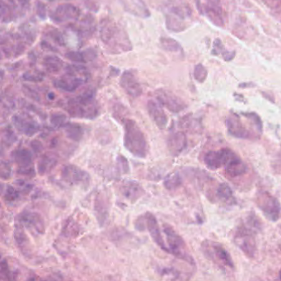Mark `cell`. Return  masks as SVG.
Wrapping results in <instances>:
<instances>
[{
	"mask_svg": "<svg viewBox=\"0 0 281 281\" xmlns=\"http://www.w3.org/2000/svg\"><path fill=\"white\" fill-rule=\"evenodd\" d=\"M124 146L128 152L139 159H145L149 154V144L145 135L132 119H125L124 121Z\"/></svg>",
	"mask_w": 281,
	"mask_h": 281,
	"instance_id": "obj_4",
	"label": "cell"
},
{
	"mask_svg": "<svg viewBox=\"0 0 281 281\" xmlns=\"http://www.w3.org/2000/svg\"><path fill=\"white\" fill-rule=\"evenodd\" d=\"M223 44H222L221 41L219 39H217L214 43H213V55H218L219 53L221 52L222 49H223Z\"/></svg>",
	"mask_w": 281,
	"mask_h": 281,
	"instance_id": "obj_50",
	"label": "cell"
},
{
	"mask_svg": "<svg viewBox=\"0 0 281 281\" xmlns=\"http://www.w3.org/2000/svg\"><path fill=\"white\" fill-rule=\"evenodd\" d=\"M43 65L49 73H57L62 70L64 62L56 55H47L43 60Z\"/></svg>",
	"mask_w": 281,
	"mask_h": 281,
	"instance_id": "obj_31",
	"label": "cell"
},
{
	"mask_svg": "<svg viewBox=\"0 0 281 281\" xmlns=\"http://www.w3.org/2000/svg\"><path fill=\"white\" fill-rule=\"evenodd\" d=\"M226 126L228 132L235 138L255 140L260 137L255 130L249 126H246L241 117L236 113L229 115L227 117Z\"/></svg>",
	"mask_w": 281,
	"mask_h": 281,
	"instance_id": "obj_9",
	"label": "cell"
},
{
	"mask_svg": "<svg viewBox=\"0 0 281 281\" xmlns=\"http://www.w3.org/2000/svg\"><path fill=\"white\" fill-rule=\"evenodd\" d=\"M144 220H145V227L147 228L149 234L154 240V242L159 246L161 249L168 253V247L164 242V237L162 236L161 230L159 228V222L157 220L156 217L151 213H146L144 214Z\"/></svg>",
	"mask_w": 281,
	"mask_h": 281,
	"instance_id": "obj_20",
	"label": "cell"
},
{
	"mask_svg": "<svg viewBox=\"0 0 281 281\" xmlns=\"http://www.w3.org/2000/svg\"><path fill=\"white\" fill-rule=\"evenodd\" d=\"M65 130L66 136L69 139H70L71 140L78 142L82 140L83 136H84V128L78 124L69 122L68 125L65 126Z\"/></svg>",
	"mask_w": 281,
	"mask_h": 281,
	"instance_id": "obj_32",
	"label": "cell"
},
{
	"mask_svg": "<svg viewBox=\"0 0 281 281\" xmlns=\"http://www.w3.org/2000/svg\"><path fill=\"white\" fill-rule=\"evenodd\" d=\"M94 211L96 214V219L101 226L103 225L107 217H108V211H109V206L107 198L104 195L98 194L96 195L94 202Z\"/></svg>",
	"mask_w": 281,
	"mask_h": 281,
	"instance_id": "obj_26",
	"label": "cell"
},
{
	"mask_svg": "<svg viewBox=\"0 0 281 281\" xmlns=\"http://www.w3.org/2000/svg\"><path fill=\"white\" fill-rule=\"evenodd\" d=\"M80 9L72 3H63L50 13V19L56 23L77 20L80 16Z\"/></svg>",
	"mask_w": 281,
	"mask_h": 281,
	"instance_id": "obj_18",
	"label": "cell"
},
{
	"mask_svg": "<svg viewBox=\"0 0 281 281\" xmlns=\"http://www.w3.org/2000/svg\"><path fill=\"white\" fill-rule=\"evenodd\" d=\"M65 57L73 62L85 64L94 61L97 57V53L93 48H89L82 51H70L65 55Z\"/></svg>",
	"mask_w": 281,
	"mask_h": 281,
	"instance_id": "obj_27",
	"label": "cell"
},
{
	"mask_svg": "<svg viewBox=\"0 0 281 281\" xmlns=\"http://www.w3.org/2000/svg\"><path fill=\"white\" fill-rule=\"evenodd\" d=\"M58 163L57 157L52 153H47L43 154L38 162L37 171L40 175L47 174L50 172L56 166Z\"/></svg>",
	"mask_w": 281,
	"mask_h": 281,
	"instance_id": "obj_28",
	"label": "cell"
},
{
	"mask_svg": "<svg viewBox=\"0 0 281 281\" xmlns=\"http://www.w3.org/2000/svg\"><path fill=\"white\" fill-rule=\"evenodd\" d=\"M65 109L72 117L93 120L98 117L100 108L94 89H88L74 98L69 100Z\"/></svg>",
	"mask_w": 281,
	"mask_h": 281,
	"instance_id": "obj_3",
	"label": "cell"
},
{
	"mask_svg": "<svg viewBox=\"0 0 281 281\" xmlns=\"http://www.w3.org/2000/svg\"><path fill=\"white\" fill-rule=\"evenodd\" d=\"M42 47L43 49H47V50H50V51H57V49H54L52 46H51L50 44H49V43L47 42H42Z\"/></svg>",
	"mask_w": 281,
	"mask_h": 281,
	"instance_id": "obj_51",
	"label": "cell"
},
{
	"mask_svg": "<svg viewBox=\"0 0 281 281\" xmlns=\"http://www.w3.org/2000/svg\"><path fill=\"white\" fill-rule=\"evenodd\" d=\"M19 222L29 232L34 235L44 234L45 223L41 214L31 211H24L19 214Z\"/></svg>",
	"mask_w": 281,
	"mask_h": 281,
	"instance_id": "obj_16",
	"label": "cell"
},
{
	"mask_svg": "<svg viewBox=\"0 0 281 281\" xmlns=\"http://www.w3.org/2000/svg\"><path fill=\"white\" fill-rule=\"evenodd\" d=\"M208 4L213 6H220V0H206Z\"/></svg>",
	"mask_w": 281,
	"mask_h": 281,
	"instance_id": "obj_52",
	"label": "cell"
},
{
	"mask_svg": "<svg viewBox=\"0 0 281 281\" xmlns=\"http://www.w3.org/2000/svg\"><path fill=\"white\" fill-rule=\"evenodd\" d=\"M207 75H208V73L203 65L199 64V65H195V70H194V77H195V80H197L199 83H203L207 78Z\"/></svg>",
	"mask_w": 281,
	"mask_h": 281,
	"instance_id": "obj_44",
	"label": "cell"
},
{
	"mask_svg": "<svg viewBox=\"0 0 281 281\" xmlns=\"http://www.w3.org/2000/svg\"><path fill=\"white\" fill-rule=\"evenodd\" d=\"M12 121L13 126L19 133L28 137L35 136L41 130V125L38 121L27 113L14 115L12 118Z\"/></svg>",
	"mask_w": 281,
	"mask_h": 281,
	"instance_id": "obj_14",
	"label": "cell"
},
{
	"mask_svg": "<svg viewBox=\"0 0 281 281\" xmlns=\"http://www.w3.org/2000/svg\"><path fill=\"white\" fill-rule=\"evenodd\" d=\"M16 183V185L18 186V188L19 190H21L22 191H24V192H28L31 190V187L32 186L31 184H28V183L24 182V181H18Z\"/></svg>",
	"mask_w": 281,
	"mask_h": 281,
	"instance_id": "obj_49",
	"label": "cell"
},
{
	"mask_svg": "<svg viewBox=\"0 0 281 281\" xmlns=\"http://www.w3.org/2000/svg\"><path fill=\"white\" fill-rule=\"evenodd\" d=\"M160 43H161L162 47L169 52H178L182 49L179 43L169 37H162L160 39Z\"/></svg>",
	"mask_w": 281,
	"mask_h": 281,
	"instance_id": "obj_38",
	"label": "cell"
},
{
	"mask_svg": "<svg viewBox=\"0 0 281 281\" xmlns=\"http://www.w3.org/2000/svg\"><path fill=\"white\" fill-rule=\"evenodd\" d=\"M256 204L262 211L266 219L272 222L278 221L281 217V205L278 199L266 190L257 193Z\"/></svg>",
	"mask_w": 281,
	"mask_h": 281,
	"instance_id": "obj_8",
	"label": "cell"
},
{
	"mask_svg": "<svg viewBox=\"0 0 281 281\" xmlns=\"http://www.w3.org/2000/svg\"><path fill=\"white\" fill-rule=\"evenodd\" d=\"M1 20L3 23H8L15 19L16 13L13 6L5 3L3 0L1 2Z\"/></svg>",
	"mask_w": 281,
	"mask_h": 281,
	"instance_id": "obj_37",
	"label": "cell"
},
{
	"mask_svg": "<svg viewBox=\"0 0 281 281\" xmlns=\"http://www.w3.org/2000/svg\"><path fill=\"white\" fill-rule=\"evenodd\" d=\"M261 229L260 222L255 213L249 214L237 226L234 234V242L247 258H254L258 253L256 234Z\"/></svg>",
	"mask_w": 281,
	"mask_h": 281,
	"instance_id": "obj_2",
	"label": "cell"
},
{
	"mask_svg": "<svg viewBox=\"0 0 281 281\" xmlns=\"http://www.w3.org/2000/svg\"><path fill=\"white\" fill-rule=\"evenodd\" d=\"M120 192L125 199L131 201L132 203L136 202L145 194L143 188L136 182H127L124 183L120 187Z\"/></svg>",
	"mask_w": 281,
	"mask_h": 281,
	"instance_id": "obj_23",
	"label": "cell"
},
{
	"mask_svg": "<svg viewBox=\"0 0 281 281\" xmlns=\"http://www.w3.org/2000/svg\"><path fill=\"white\" fill-rule=\"evenodd\" d=\"M147 111L149 117L159 129L164 130L167 126L168 118L159 101L149 100L147 103Z\"/></svg>",
	"mask_w": 281,
	"mask_h": 281,
	"instance_id": "obj_21",
	"label": "cell"
},
{
	"mask_svg": "<svg viewBox=\"0 0 281 281\" xmlns=\"http://www.w3.org/2000/svg\"><path fill=\"white\" fill-rule=\"evenodd\" d=\"M20 30H21L23 37L24 39L26 40L27 43L31 44L32 42H34L36 37H37L34 26L30 23H25L20 27Z\"/></svg>",
	"mask_w": 281,
	"mask_h": 281,
	"instance_id": "obj_39",
	"label": "cell"
},
{
	"mask_svg": "<svg viewBox=\"0 0 281 281\" xmlns=\"http://www.w3.org/2000/svg\"><path fill=\"white\" fill-rule=\"evenodd\" d=\"M50 124L54 129H61L65 128L70 122L68 117L65 114L60 113V112H55L53 113L50 117Z\"/></svg>",
	"mask_w": 281,
	"mask_h": 281,
	"instance_id": "obj_36",
	"label": "cell"
},
{
	"mask_svg": "<svg viewBox=\"0 0 281 281\" xmlns=\"http://www.w3.org/2000/svg\"><path fill=\"white\" fill-rule=\"evenodd\" d=\"M279 276H280V278H281V270L280 271V272H279Z\"/></svg>",
	"mask_w": 281,
	"mask_h": 281,
	"instance_id": "obj_54",
	"label": "cell"
},
{
	"mask_svg": "<svg viewBox=\"0 0 281 281\" xmlns=\"http://www.w3.org/2000/svg\"><path fill=\"white\" fill-rule=\"evenodd\" d=\"M201 250L209 260L213 261L222 270L234 269V263L229 252L218 242L206 240L202 242Z\"/></svg>",
	"mask_w": 281,
	"mask_h": 281,
	"instance_id": "obj_6",
	"label": "cell"
},
{
	"mask_svg": "<svg viewBox=\"0 0 281 281\" xmlns=\"http://www.w3.org/2000/svg\"><path fill=\"white\" fill-rule=\"evenodd\" d=\"M201 13L206 14V17L212 23L218 26H224V20L222 18L220 6H213L208 4L201 8Z\"/></svg>",
	"mask_w": 281,
	"mask_h": 281,
	"instance_id": "obj_29",
	"label": "cell"
},
{
	"mask_svg": "<svg viewBox=\"0 0 281 281\" xmlns=\"http://www.w3.org/2000/svg\"><path fill=\"white\" fill-rule=\"evenodd\" d=\"M236 156H237V154L229 148L211 150L204 156V163L209 169L218 170L225 167Z\"/></svg>",
	"mask_w": 281,
	"mask_h": 281,
	"instance_id": "obj_12",
	"label": "cell"
},
{
	"mask_svg": "<svg viewBox=\"0 0 281 281\" xmlns=\"http://www.w3.org/2000/svg\"><path fill=\"white\" fill-rule=\"evenodd\" d=\"M89 78L90 73L85 66L70 65L65 68V73L54 82V85L63 91L73 93L86 84Z\"/></svg>",
	"mask_w": 281,
	"mask_h": 281,
	"instance_id": "obj_5",
	"label": "cell"
},
{
	"mask_svg": "<svg viewBox=\"0 0 281 281\" xmlns=\"http://www.w3.org/2000/svg\"><path fill=\"white\" fill-rule=\"evenodd\" d=\"M19 3H20V5L23 8H26L29 5V3H30V0H19Z\"/></svg>",
	"mask_w": 281,
	"mask_h": 281,
	"instance_id": "obj_53",
	"label": "cell"
},
{
	"mask_svg": "<svg viewBox=\"0 0 281 281\" xmlns=\"http://www.w3.org/2000/svg\"><path fill=\"white\" fill-rule=\"evenodd\" d=\"M23 228V225L20 222H19V224H16L13 236H14V239H15L17 245L19 246L22 252L25 253V251H26V253L28 252L27 249L29 248V240L26 237V233L24 231Z\"/></svg>",
	"mask_w": 281,
	"mask_h": 281,
	"instance_id": "obj_30",
	"label": "cell"
},
{
	"mask_svg": "<svg viewBox=\"0 0 281 281\" xmlns=\"http://www.w3.org/2000/svg\"><path fill=\"white\" fill-rule=\"evenodd\" d=\"M155 96L157 101H159L163 107H166L168 111L173 113H179L187 107V105L186 104L183 99L165 89L157 90Z\"/></svg>",
	"mask_w": 281,
	"mask_h": 281,
	"instance_id": "obj_15",
	"label": "cell"
},
{
	"mask_svg": "<svg viewBox=\"0 0 281 281\" xmlns=\"http://www.w3.org/2000/svg\"><path fill=\"white\" fill-rule=\"evenodd\" d=\"M117 166L119 170L121 171L123 173H127L129 172V169H130L127 159L124 158L122 155H120L117 158Z\"/></svg>",
	"mask_w": 281,
	"mask_h": 281,
	"instance_id": "obj_46",
	"label": "cell"
},
{
	"mask_svg": "<svg viewBox=\"0 0 281 281\" xmlns=\"http://www.w3.org/2000/svg\"><path fill=\"white\" fill-rule=\"evenodd\" d=\"M125 8H130V13H136V15L140 16L143 18H147L150 15L149 11L147 9L141 0H132L130 4H125Z\"/></svg>",
	"mask_w": 281,
	"mask_h": 281,
	"instance_id": "obj_33",
	"label": "cell"
},
{
	"mask_svg": "<svg viewBox=\"0 0 281 281\" xmlns=\"http://www.w3.org/2000/svg\"><path fill=\"white\" fill-rule=\"evenodd\" d=\"M47 37H49L50 39L53 40L56 44L60 45L61 47H65V41L63 36L60 31L56 30V29H51L47 32Z\"/></svg>",
	"mask_w": 281,
	"mask_h": 281,
	"instance_id": "obj_43",
	"label": "cell"
},
{
	"mask_svg": "<svg viewBox=\"0 0 281 281\" xmlns=\"http://www.w3.org/2000/svg\"><path fill=\"white\" fill-rule=\"evenodd\" d=\"M26 40L20 35L6 33L2 36V52L7 58L19 57L23 55L26 50Z\"/></svg>",
	"mask_w": 281,
	"mask_h": 281,
	"instance_id": "obj_10",
	"label": "cell"
},
{
	"mask_svg": "<svg viewBox=\"0 0 281 281\" xmlns=\"http://www.w3.org/2000/svg\"><path fill=\"white\" fill-rule=\"evenodd\" d=\"M120 85L129 96L137 98L143 93L138 78L132 70L125 71L120 77Z\"/></svg>",
	"mask_w": 281,
	"mask_h": 281,
	"instance_id": "obj_19",
	"label": "cell"
},
{
	"mask_svg": "<svg viewBox=\"0 0 281 281\" xmlns=\"http://www.w3.org/2000/svg\"><path fill=\"white\" fill-rule=\"evenodd\" d=\"M23 78L26 81L30 82H41L45 78L44 73L38 70L27 71L23 75Z\"/></svg>",
	"mask_w": 281,
	"mask_h": 281,
	"instance_id": "obj_42",
	"label": "cell"
},
{
	"mask_svg": "<svg viewBox=\"0 0 281 281\" xmlns=\"http://www.w3.org/2000/svg\"><path fill=\"white\" fill-rule=\"evenodd\" d=\"M12 167L8 162L2 161L1 163V177L3 179H8L11 176Z\"/></svg>",
	"mask_w": 281,
	"mask_h": 281,
	"instance_id": "obj_45",
	"label": "cell"
},
{
	"mask_svg": "<svg viewBox=\"0 0 281 281\" xmlns=\"http://www.w3.org/2000/svg\"><path fill=\"white\" fill-rule=\"evenodd\" d=\"M208 195L211 201L219 202L224 206H234L237 202L232 189L226 183H219L213 189L210 188Z\"/></svg>",
	"mask_w": 281,
	"mask_h": 281,
	"instance_id": "obj_17",
	"label": "cell"
},
{
	"mask_svg": "<svg viewBox=\"0 0 281 281\" xmlns=\"http://www.w3.org/2000/svg\"><path fill=\"white\" fill-rule=\"evenodd\" d=\"M187 147V137L183 131H177L167 139V148L173 156H179Z\"/></svg>",
	"mask_w": 281,
	"mask_h": 281,
	"instance_id": "obj_22",
	"label": "cell"
},
{
	"mask_svg": "<svg viewBox=\"0 0 281 281\" xmlns=\"http://www.w3.org/2000/svg\"><path fill=\"white\" fill-rule=\"evenodd\" d=\"M247 165L239 157L236 156L224 167V172L227 177L237 178L242 177L247 172Z\"/></svg>",
	"mask_w": 281,
	"mask_h": 281,
	"instance_id": "obj_24",
	"label": "cell"
},
{
	"mask_svg": "<svg viewBox=\"0 0 281 281\" xmlns=\"http://www.w3.org/2000/svg\"><path fill=\"white\" fill-rule=\"evenodd\" d=\"M18 138L14 131L10 127H6L2 130V143L7 147H10L15 143Z\"/></svg>",
	"mask_w": 281,
	"mask_h": 281,
	"instance_id": "obj_40",
	"label": "cell"
},
{
	"mask_svg": "<svg viewBox=\"0 0 281 281\" xmlns=\"http://www.w3.org/2000/svg\"><path fill=\"white\" fill-rule=\"evenodd\" d=\"M3 197L6 203H14L20 199V192L12 186L7 185L3 189Z\"/></svg>",
	"mask_w": 281,
	"mask_h": 281,
	"instance_id": "obj_35",
	"label": "cell"
},
{
	"mask_svg": "<svg viewBox=\"0 0 281 281\" xmlns=\"http://www.w3.org/2000/svg\"><path fill=\"white\" fill-rule=\"evenodd\" d=\"M37 15L42 19H46L47 18V8L46 5L42 2H38L37 4Z\"/></svg>",
	"mask_w": 281,
	"mask_h": 281,
	"instance_id": "obj_48",
	"label": "cell"
},
{
	"mask_svg": "<svg viewBox=\"0 0 281 281\" xmlns=\"http://www.w3.org/2000/svg\"><path fill=\"white\" fill-rule=\"evenodd\" d=\"M12 158L17 167L18 173L23 176H34L33 166V154L31 150L26 148H19L12 154Z\"/></svg>",
	"mask_w": 281,
	"mask_h": 281,
	"instance_id": "obj_13",
	"label": "cell"
},
{
	"mask_svg": "<svg viewBox=\"0 0 281 281\" xmlns=\"http://www.w3.org/2000/svg\"><path fill=\"white\" fill-rule=\"evenodd\" d=\"M100 37L108 52L113 55L130 51L133 48L125 29L112 19H102Z\"/></svg>",
	"mask_w": 281,
	"mask_h": 281,
	"instance_id": "obj_1",
	"label": "cell"
},
{
	"mask_svg": "<svg viewBox=\"0 0 281 281\" xmlns=\"http://www.w3.org/2000/svg\"><path fill=\"white\" fill-rule=\"evenodd\" d=\"M166 25H167V29H169L170 31H181L185 28V26L183 25V23L172 16H167Z\"/></svg>",
	"mask_w": 281,
	"mask_h": 281,
	"instance_id": "obj_41",
	"label": "cell"
},
{
	"mask_svg": "<svg viewBox=\"0 0 281 281\" xmlns=\"http://www.w3.org/2000/svg\"><path fill=\"white\" fill-rule=\"evenodd\" d=\"M61 179L69 185L88 187L90 184V175L75 165H66L61 170Z\"/></svg>",
	"mask_w": 281,
	"mask_h": 281,
	"instance_id": "obj_11",
	"label": "cell"
},
{
	"mask_svg": "<svg viewBox=\"0 0 281 281\" xmlns=\"http://www.w3.org/2000/svg\"><path fill=\"white\" fill-rule=\"evenodd\" d=\"M164 232L167 239L168 253L191 266H195V260L188 252L187 247L183 237L169 224H164Z\"/></svg>",
	"mask_w": 281,
	"mask_h": 281,
	"instance_id": "obj_7",
	"label": "cell"
},
{
	"mask_svg": "<svg viewBox=\"0 0 281 281\" xmlns=\"http://www.w3.org/2000/svg\"><path fill=\"white\" fill-rule=\"evenodd\" d=\"M272 166H273V169L277 173H281V151L279 152L278 154H276Z\"/></svg>",
	"mask_w": 281,
	"mask_h": 281,
	"instance_id": "obj_47",
	"label": "cell"
},
{
	"mask_svg": "<svg viewBox=\"0 0 281 281\" xmlns=\"http://www.w3.org/2000/svg\"><path fill=\"white\" fill-rule=\"evenodd\" d=\"M164 187L167 188V190H177L183 185V177L178 172H174L167 176V178L164 181Z\"/></svg>",
	"mask_w": 281,
	"mask_h": 281,
	"instance_id": "obj_34",
	"label": "cell"
},
{
	"mask_svg": "<svg viewBox=\"0 0 281 281\" xmlns=\"http://www.w3.org/2000/svg\"><path fill=\"white\" fill-rule=\"evenodd\" d=\"M47 1H49V2H54V1H56V0H47Z\"/></svg>",
	"mask_w": 281,
	"mask_h": 281,
	"instance_id": "obj_55",
	"label": "cell"
},
{
	"mask_svg": "<svg viewBox=\"0 0 281 281\" xmlns=\"http://www.w3.org/2000/svg\"><path fill=\"white\" fill-rule=\"evenodd\" d=\"M96 30V22L93 16H84L78 23L73 26V31L81 37H88L94 34Z\"/></svg>",
	"mask_w": 281,
	"mask_h": 281,
	"instance_id": "obj_25",
	"label": "cell"
}]
</instances>
